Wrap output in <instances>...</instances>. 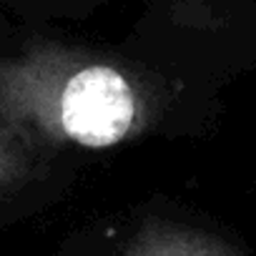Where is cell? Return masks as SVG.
<instances>
[{"instance_id": "1", "label": "cell", "mask_w": 256, "mask_h": 256, "mask_svg": "<svg viewBox=\"0 0 256 256\" xmlns=\"http://www.w3.org/2000/svg\"><path fill=\"white\" fill-rule=\"evenodd\" d=\"M144 96L123 70L108 63H80L63 73L40 98L38 120L80 148H110L138 134Z\"/></svg>"}, {"instance_id": "2", "label": "cell", "mask_w": 256, "mask_h": 256, "mask_svg": "<svg viewBox=\"0 0 256 256\" xmlns=\"http://www.w3.org/2000/svg\"><path fill=\"white\" fill-rule=\"evenodd\" d=\"M128 256H238V254L208 234L191 228L156 226L136 236V241L128 246Z\"/></svg>"}, {"instance_id": "3", "label": "cell", "mask_w": 256, "mask_h": 256, "mask_svg": "<svg viewBox=\"0 0 256 256\" xmlns=\"http://www.w3.org/2000/svg\"><path fill=\"white\" fill-rule=\"evenodd\" d=\"M3 141H6V136H3V131H0V181L8 178V171H6V164H3V161L10 158V146L3 144Z\"/></svg>"}]
</instances>
